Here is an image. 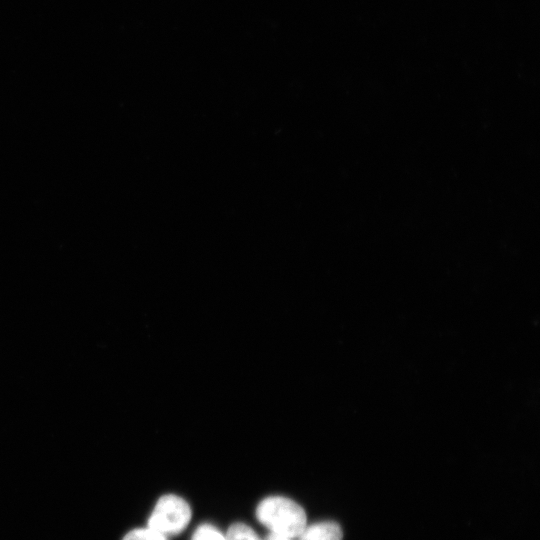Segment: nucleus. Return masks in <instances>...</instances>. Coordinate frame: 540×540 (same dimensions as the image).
<instances>
[{
  "mask_svg": "<svg viewBox=\"0 0 540 540\" xmlns=\"http://www.w3.org/2000/svg\"><path fill=\"white\" fill-rule=\"evenodd\" d=\"M256 516L272 533L290 538L298 537L306 527L303 508L285 497L264 499L257 507Z\"/></svg>",
  "mask_w": 540,
  "mask_h": 540,
  "instance_id": "f257e3e1",
  "label": "nucleus"
},
{
  "mask_svg": "<svg viewBox=\"0 0 540 540\" xmlns=\"http://www.w3.org/2000/svg\"><path fill=\"white\" fill-rule=\"evenodd\" d=\"M191 518V509L188 503L176 495L162 496L148 521V527L167 535H176L182 532Z\"/></svg>",
  "mask_w": 540,
  "mask_h": 540,
  "instance_id": "f03ea898",
  "label": "nucleus"
},
{
  "mask_svg": "<svg viewBox=\"0 0 540 540\" xmlns=\"http://www.w3.org/2000/svg\"><path fill=\"white\" fill-rule=\"evenodd\" d=\"M299 540H342V530L337 523L321 522L306 526Z\"/></svg>",
  "mask_w": 540,
  "mask_h": 540,
  "instance_id": "7ed1b4c3",
  "label": "nucleus"
},
{
  "mask_svg": "<svg viewBox=\"0 0 540 540\" xmlns=\"http://www.w3.org/2000/svg\"><path fill=\"white\" fill-rule=\"evenodd\" d=\"M225 539L226 540H262L249 526L243 523L233 524L229 528Z\"/></svg>",
  "mask_w": 540,
  "mask_h": 540,
  "instance_id": "20e7f679",
  "label": "nucleus"
},
{
  "mask_svg": "<svg viewBox=\"0 0 540 540\" xmlns=\"http://www.w3.org/2000/svg\"><path fill=\"white\" fill-rule=\"evenodd\" d=\"M123 540H167V538L158 531L147 527L130 531Z\"/></svg>",
  "mask_w": 540,
  "mask_h": 540,
  "instance_id": "39448f33",
  "label": "nucleus"
},
{
  "mask_svg": "<svg viewBox=\"0 0 540 540\" xmlns=\"http://www.w3.org/2000/svg\"><path fill=\"white\" fill-rule=\"evenodd\" d=\"M192 540H226L225 537L213 526L202 525L194 533Z\"/></svg>",
  "mask_w": 540,
  "mask_h": 540,
  "instance_id": "423d86ee",
  "label": "nucleus"
},
{
  "mask_svg": "<svg viewBox=\"0 0 540 540\" xmlns=\"http://www.w3.org/2000/svg\"><path fill=\"white\" fill-rule=\"evenodd\" d=\"M265 540H293V539L287 536H282V535H278L271 532L269 535L266 536Z\"/></svg>",
  "mask_w": 540,
  "mask_h": 540,
  "instance_id": "0eeeda50",
  "label": "nucleus"
}]
</instances>
